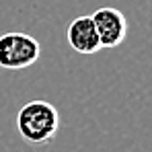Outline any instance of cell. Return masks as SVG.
I'll use <instances>...</instances> for the list:
<instances>
[{
	"label": "cell",
	"mask_w": 152,
	"mask_h": 152,
	"mask_svg": "<svg viewBox=\"0 0 152 152\" xmlns=\"http://www.w3.org/2000/svg\"><path fill=\"white\" fill-rule=\"evenodd\" d=\"M17 129L27 144H50L60 129V113L51 103L33 99L25 103L17 113Z\"/></svg>",
	"instance_id": "6da1fadb"
},
{
	"label": "cell",
	"mask_w": 152,
	"mask_h": 152,
	"mask_svg": "<svg viewBox=\"0 0 152 152\" xmlns=\"http://www.w3.org/2000/svg\"><path fill=\"white\" fill-rule=\"evenodd\" d=\"M41 58V43L23 31L0 33V70H25Z\"/></svg>",
	"instance_id": "7a4b0ae2"
},
{
	"label": "cell",
	"mask_w": 152,
	"mask_h": 152,
	"mask_svg": "<svg viewBox=\"0 0 152 152\" xmlns=\"http://www.w3.org/2000/svg\"><path fill=\"white\" fill-rule=\"evenodd\" d=\"M95 29H97V35H99V41H101V50H113V48H119L124 41H126L127 35V21L124 17V12L115 6H101L97 8L93 15H91Z\"/></svg>",
	"instance_id": "3957f363"
},
{
	"label": "cell",
	"mask_w": 152,
	"mask_h": 152,
	"mask_svg": "<svg viewBox=\"0 0 152 152\" xmlns=\"http://www.w3.org/2000/svg\"><path fill=\"white\" fill-rule=\"evenodd\" d=\"M66 39H68V45L76 53L91 56L101 50V41H99V35H97L91 15H82V17H76L74 21H70L68 31H66Z\"/></svg>",
	"instance_id": "277c9868"
}]
</instances>
